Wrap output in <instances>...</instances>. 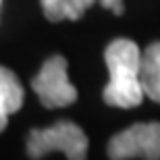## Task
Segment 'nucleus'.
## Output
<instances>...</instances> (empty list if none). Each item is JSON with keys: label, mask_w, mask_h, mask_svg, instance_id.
Here are the masks:
<instances>
[{"label": "nucleus", "mask_w": 160, "mask_h": 160, "mask_svg": "<svg viewBox=\"0 0 160 160\" xmlns=\"http://www.w3.org/2000/svg\"><path fill=\"white\" fill-rule=\"evenodd\" d=\"M104 60L110 73V79L102 92L104 102L117 108L139 106L146 96L139 81L142 50L137 48V44L125 38L110 42L104 50Z\"/></svg>", "instance_id": "nucleus-1"}, {"label": "nucleus", "mask_w": 160, "mask_h": 160, "mask_svg": "<svg viewBox=\"0 0 160 160\" xmlns=\"http://www.w3.org/2000/svg\"><path fill=\"white\" fill-rule=\"evenodd\" d=\"M88 135L73 121H58L48 129H31L27 135V156L44 158L50 152H62L71 160L88 156Z\"/></svg>", "instance_id": "nucleus-2"}, {"label": "nucleus", "mask_w": 160, "mask_h": 160, "mask_svg": "<svg viewBox=\"0 0 160 160\" xmlns=\"http://www.w3.org/2000/svg\"><path fill=\"white\" fill-rule=\"evenodd\" d=\"M69 62L65 56L54 54L42 65L40 73L31 79V89L38 94L44 108H65L77 100V89L67 75Z\"/></svg>", "instance_id": "nucleus-3"}, {"label": "nucleus", "mask_w": 160, "mask_h": 160, "mask_svg": "<svg viewBox=\"0 0 160 160\" xmlns=\"http://www.w3.org/2000/svg\"><path fill=\"white\" fill-rule=\"evenodd\" d=\"M108 158H160V123H135L108 142Z\"/></svg>", "instance_id": "nucleus-4"}, {"label": "nucleus", "mask_w": 160, "mask_h": 160, "mask_svg": "<svg viewBox=\"0 0 160 160\" xmlns=\"http://www.w3.org/2000/svg\"><path fill=\"white\" fill-rule=\"evenodd\" d=\"M23 85L11 69L0 67V133L6 129L8 117L23 106Z\"/></svg>", "instance_id": "nucleus-5"}, {"label": "nucleus", "mask_w": 160, "mask_h": 160, "mask_svg": "<svg viewBox=\"0 0 160 160\" xmlns=\"http://www.w3.org/2000/svg\"><path fill=\"white\" fill-rule=\"evenodd\" d=\"M143 96L160 104V42L150 44L142 52V69H139Z\"/></svg>", "instance_id": "nucleus-6"}, {"label": "nucleus", "mask_w": 160, "mask_h": 160, "mask_svg": "<svg viewBox=\"0 0 160 160\" xmlns=\"http://www.w3.org/2000/svg\"><path fill=\"white\" fill-rule=\"evenodd\" d=\"M44 17L52 23L58 21H79L83 17V12L89 6L96 4V0H40Z\"/></svg>", "instance_id": "nucleus-7"}, {"label": "nucleus", "mask_w": 160, "mask_h": 160, "mask_svg": "<svg viewBox=\"0 0 160 160\" xmlns=\"http://www.w3.org/2000/svg\"><path fill=\"white\" fill-rule=\"evenodd\" d=\"M100 4L104 6V8H108V11H112L114 15H123L125 12L123 0H100Z\"/></svg>", "instance_id": "nucleus-8"}]
</instances>
